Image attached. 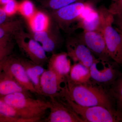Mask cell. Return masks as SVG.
<instances>
[{"label": "cell", "mask_w": 122, "mask_h": 122, "mask_svg": "<svg viewBox=\"0 0 122 122\" xmlns=\"http://www.w3.org/2000/svg\"><path fill=\"white\" fill-rule=\"evenodd\" d=\"M61 97L68 98L81 106H101L110 110H116L107 90L91 81L79 84L65 82Z\"/></svg>", "instance_id": "6da1fadb"}, {"label": "cell", "mask_w": 122, "mask_h": 122, "mask_svg": "<svg viewBox=\"0 0 122 122\" xmlns=\"http://www.w3.org/2000/svg\"><path fill=\"white\" fill-rule=\"evenodd\" d=\"M0 98L13 107L22 118L29 122L41 120L49 108V101L32 98L29 94L17 92L5 96Z\"/></svg>", "instance_id": "7a4b0ae2"}, {"label": "cell", "mask_w": 122, "mask_h": 122, "mask_svg": "<svg viewBox=\"0 0 122 122\" xmlns=\"http://www.w3.org/2000/svg\"><path fill=\"white\" fill-rule=\"evenodd\" d=\"M63 98L84 122H122V115L117 110H110L101 106H81L68 98Z\"/></svg>", "instance_id": "3957f363"}, {"label": "cell", "mask_w": 122, "mask_h": 122, "mask_svg": "<svg viewBox=\"0 0 122 122\" xmlns=\"http://www.w3.org/2000/svg\"><path fill=\"white\" fill-rule=\"evenodd\" d=\"M114 16L109 12L105 17L101 33L112 61L122 66V36L113 27Z\"/></svg>", "instance_id": "277c9868"}, {"label": "cell", "mask_w": 122, "mask_h": 122, "mask_svg": "<svg viewBox=\"0 0 122 122\" xmlns=\"http://www.w3.org/2000/svg\"><path fill=\"white\" fill-rule=\"evenodd\" d=\"M91 2H76L52 11L50 15L58 27L65 29L82 17L85 11L93 9Z\"/></svg>", "instance_id": "5b68a950"}, {"label": "cell", "mask_w": 122, "mask_h": 122, "mask_svg": "<svg viewBox=\"0 0 122 122\" xmlns=\"http://www.w3.org/2000/svg\"><path fill=\"white\" fill-rule=\"evenodd\" d=\"M16 42L20 49L33 62L44 66L49 59L46 52L41 44L35 41L30 34L20 30L14 35Z\"/></svg>", "instance_id": "8992f818"}, {"label": "cell", "mask_w": 122, "mask_h": 122, "mask_svg": "<svg viewBox=\"0 0 122 122\" xmlns=\"http://www.w3.org/2000/svg\"><path fill=\"white\" fill-rule=\"evenodd\" d=\"M99 61L97 58L90 67L91 81L103 88L106 86L110 87L122 73L111 61H102L99 60L100 67L98 63Z\"/></svg>", "instance_id": "52a82bcc"}, {"label": "cell", "mask_w": 122, "mask_h": 122, "mask_svg": "<svg viewBox=\"0 0 122 122\" xmlns=\"http://www.w3.org/2000/svg\"><path fill=\"white\" fill-rule=\"evenodd\" d=\"M76 37L86 46L100 61L107 62L112 60L102 33L97 31L83 30Z\"/></svg>", "instance_id": "ba28073f"}, {"label": "cell", "mask_w": 122, "mask_h": 122, "mask_svg": "<svg viewBox=\"0 0 122 122\" xmlns=\"http://www.w3.org/2000/svg\"><path fill=\"white\" fill-rule=\"evenodd\" d=\"M50 113L46 122H84L66 103L59 98H50Z\"/></svg>", "instance_id": "9c48e42d"}, {"label": "cell", "mask_w": 122, "mask_h": 122, "mask_svg": "<svg viewBox=\"0 0 122 122\" xmlns=\"http://www.w3.org/2000/svg\"><path fill=\"white\" fill-rule=\"evenodd\" d=\"M3 72L13 78L27 91L37 94L27 75L20 58L7 57L3 65Z\"/></svg>", "instance_id": "30bf717a"}, {"label": "cell", "mask_w": 122, "mask_h": 122, "mask_svg": "<svg viewBox=\"0 0 122 122\" xmlns=\"http://www.w3.org/2000/svg\"><path fill=\"white\" fill-rule=\"evenodd\" d=\"M68 57L75 63H81L90 68L97 58L81 41L76 37H71L66 42Z\"/></svg>", "instance_id": "8fae6325"}, {"label": "cell", "mask_w": 122, "mask_h": 122, "mask_svg": "<svg viewBox=\"0 0 122 122\" xmlns=\"http://www.w3.org/2000/svg\"><path fill=\"white\" fill-rule=\"evenodd\" d=\"M67 53L61 52L52 54L48 62V69L52 71L56 76L59 83L67 81L71 65Z\"/></svg>", "instance_id": "7c38bea8"}, {"label": "cell", "mask_w": 122, "mask_h": 122, "mask_svg": "<svg viewBox=\"0 0 122 122\" xmlns=\"http://www.w3.org/2000/svg\"><path fill=\"white\" fill-rule=\"evenodd\" d=\"M41 95L50 98H59L62 87L59 83L56 75L47 69L42 74L40 79Z\"/></svg>", "instance_id": "4fadbf2b"}, {"label": "cell", "mask_w": 122, "mask_h": 122, "mask_svg": "<svg viewBox=\"0 0 122 122\" xmlns=\"http://www.w3.org/2000/svg\"><path fill=\"white\" fill-rule=\"evenodd\" d=\"M108 12L107 9L104 7H100L97 11H94L90 17H81L76 28L85 31L101 32L105 17Z\"/></svg>", "instance_id": "5bb4252c"}, {"label": "cell", "mask_w": 122, "mask_h": 122, "mask_svg": "<svg viewBox=\"0 0 122 122\" xmlns=\"http://www.w3.org/2000/svg\"><path fill=\"white\" fill-rule=\"evenodd\" d=\"M20 59L29 79L36 91L37 94L41 95L40 79L46 69L44 68V66L36 64L30 60Z\"/></svg>", "instance_id": "9a60e30c"}, {"label": "cell", "mask_w": 122, "mask_h": 122, "mask_svg": "<svg viewBox=\"0 0 122 122\" xmlns=\"http://www.w3.org/2000/svg\"><path fill=\"white\" fill-rule=\"evenodd\" d=\"M91 81L90 69L81 63H75L71 66L69 77L66 82L79 84Z\"/></svg>", "instance_id": "2e32d148"}, {"label": "cell", "mask_w": 122, "mask_h": 122, "mask_svg": "<svg viewBox=\"0 0 122 122\" xmlns=\"http://www.w3.org/2000/svg\"><path fill=\"white\" fill-rule=\"evenodd\" d=\"M28 92L3 71L0 73V96H5L17 92L29 94Z\"/></svg>", "instance_id": "e0dca14e"}, {"label": "cell", "mask_w": 122, "mask_h": 122, "mask_svg": "<svg viewBox=\"0 0 122 122\" xmlns=\"http://www.w3.org/2000/svg\"><path fill=\"white\" fill-rule=\"evenodd\" d=\"M32 32H39L47 30L51 25L50 18L44 12L36 10L34 15L28 20Z\"/></svg>", "instance_id": "ac0fdd59"}, {"label": "cell", "mask_w": 122, "mask_h": 122, "mask_svg": "<svg viewBox=\"0 0 122 122\" xmlns=\"http://www.w3.org/2000/svg\"><path fill=\"white\" fill-rule=\"evenodd\" d=\"M58 27L57 24L55 26H53L52 30L50 35L41 44L46 52L54 53L62 41Z\"/></svg>", "instance_id": "d6986e66"}, {"label": "cell", "mask_w": 122, "mask_h": 122, "mask_svg": "<svg viewBox=\"0 0 122 122\" xmlns=\"http://www.w3.org/2000/svg\"><path fill=\"white\" fill-rule=\"evenodd\" d=\"M107 90L115 103L116 110L122 115V74Z\"/></svg>", "instance_id": "ffe728a7"}, {"label": "cell", "mask_w": 122, "mask_h": 122, "mask_svg": "<svg viewBox=\"0 0 122 122\" xmlns=\"http://www.w3.org/2000/svg\"><path fill=\"white\" fill-rule=\"evenodd\" d=\"M22 22L20 20L7 21L0 24V39L14 35L21 30Z\"/></svg>", "instance_id": "44dd1931"}, {"label": "cell", "mask_w": 122, "mask_h": 122, "mask_svg": "<svg viewBox=\"0 0 122 122\" xmlns=\"http://www.w3.org/2000/svg\"><path fill=\"white\" fill-rule=\"evenodd\" d=\"M101 0H44L43 6L52 11L57 10L73 3L81 2H91L94 4Z\"/></svg>", "instance_id": "7402d4cb"}, {"label": "cell", "mask_w": 122, "mask_h": 122, "mask_svg": "<svg viewBox=\"0 0 122 122\" xmlns=\"http://www.w3.org/2000/svg\"><path fill=\"white\" fill-rule=\"evenodd\" d=\"M36 10L33 4L29 0H24L19 3L18 12L27 20L32 16Z\"/></svg>", "instance_id": "603a6c76"}, {"label": "cell", "mask_w": 122, "mask_h": 122, "mask_svg": "<svg viewBox=\"0 0 122 122\" xmlns=\"http://www.w3.org/2000/svg\"><path fill=\"white\" fill-rule=\"evenodd\" d=\"M0 115L11 117L23 119L21 118L20 114L15 109L1 98H0Z\"/></svg>", "instance_id": "cb8c5ba5"}, {"label": "cell", "mask_w": 122, "mask_h": 122, "mask_svg": "<svg viewBox=\"0 0 122 122\" xmlns=\"http://www.w3.org/2000/svg\"><path fill=\"white\" fill-rule=\"evenodd\" d=\"M19 3L15 0H11L2 7L5 13L8 17L13 16L18 12Z\"/></svg>", "instance_id": "d4e9b609"}, {"label": "cell", "mask_w": 122, "mask_h": 122, "mask_svg": "<svg viewBox=\"0 0 122 122\" xmlns=\"http://www.w3.org/2000/svg\"><path fill=\"white\" fill-rule=\"evenodd\" d=\"M107 9L114 16L122 13V0H111Z\"/></svg>", "instance_id": "484cf974"}, {"label": "cell", "mask_w": 122, "mask_h": 122, "mask_svg": "<svg viewBox=\"0 0 122 122\" xmlns=\"http://www.w3.org/2000/svg\"><path fill=\"white\" fill-rule=\"evenodd\" d=\"M13 48V45L8 43L5 47L0 49V62L9 56L12 52Z\"/></svg>", "instance_id": "4316f807"}, {"label": "cell", "mask_w": 122, "mask_h": 122, "mask_svg": "<svg viewBox=\"0 0 122 122\" xmlns=\"http://www.w3.org/2000/svg\"><path fill=\"white\" fill-rule=\"evenodd\" d=\"M0 122H29L24 119L11 117L0 115Z\"/></svg>", "instance_id": "83f0119b"}, {"label": "cell", "mask_w": 122, "mask_h": 122, "mask_svg": "<svg viewBox=\"0 0 122 122\" xmlns=\"http://www.w3.org/2000/svg\"><path fill=\"white\" fill-rule=\"evenodd\" d=\"M114 16L115 17L114 18V22L117 26L116 28L122 32V13Z\"/></svg>", "instance_id": "f1b7e54d"}, {"label": "cell", "mask_w": 122, "mask_h": 122, "mask_svg": "<svg viewBox=\"0 0 122 122\" xmlns=\"http://www.w3.org/2000/svg\"><path fill=\"white\" fill-rule=\"evenodd\" d=\"M9 17L5 13L2 7H0V24L7 21Z\"/></svg>", "instance_id": "f546056e"}, {"label": "cell", "mask_w": 122, "mask_h": 122, "mask_svg": "<svg viewBox=\"0 0 122 122\" xmlns=\"http://www.w3.org/2000/svg\"><path fill=\"white\" fill-rule=\"evenodd\" d=\"M10 36L6 37L0 39V49L5 47L9 43Z\"/></svg>", "instance_id": "4dcf8cb0"}, {"label": "cell", "mask_w": 122, "mask_h": 122, "mask_svg": "<svg viewBox=\"0 0 122 122\" xmlns=\"http://www.w3.org/2000/svg\"><path fill=\"white\" fill-rule=\"evenodd\" d=\"M6 58H5L4 59H3V60L0 62V73L3 71V65H4V62Z\"/></svg>", "instance_id": "1f68e13d"}, {"label": "cell", "mask_w": 122, "mask_h": 122, "mask_svg": "<svg viewBox=\"0 0 122 122\" xmlns=\"http://www.w3.org/2000/svg\"><path fill=\"white\" fill-rule=\"evenodd\" d=\"M11 0H0V5H4Z\"/></svg>", "instance_id": "d6a6232c"}, {"label": "cell", "mask_w": 122, "mask_h": 122, "mask_svg": "<svg viewBox=\"0 0 122 122\" xmlns=\"http://www.w3.org/2000/svg\"><path fill=\"white\" fill-rule=\"evenodd\" d=\"M116 29L119 32V33H120V34H121V35H122V31H120V30H118L117 29V28H116Z\"/></svg>", "instance_id": "836d02e7"}]
</instances>
